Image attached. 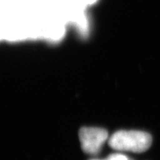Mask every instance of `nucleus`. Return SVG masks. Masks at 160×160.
<instances>
[{
	"label": "nucleus",
	"mask_w": 160,
	"mask_h": 160,
	"mask_svg": "<svg viewBox=\"0 0 160 160\" xmlns=\"http://www.w3.org/2000/svg\"><path fill=\"white\" fill-rule=\"evenodd\" d=\"M91 160H104V159H91Z\"/></svg>",
	"instance_id": "20e7f679"
},
{
	"label": "nucleus",
	"mask_w": 160,
	"mask_h": 160,
	"mask_svg": "<svg viewBox=\"0 0 160 160\" xmlns=\"http://www.w3.org/2000/svg\"><path fill=\"white\" fill-rule=\"evenodd\" d=\"M79 141L85 153L97 155L108 139V133L105 129L96 127H85L80 129Z\"/></svg>",
	"instance_id": "f03ea898"
},
{
	"label": "nucleus",
	"mask_w": 160,
	"mask_h": 160,
	"mask_svg": "<svg viewBox=\"0 0 160 160\" xmlns=\"http://www.w3.org/2000/svg\"><path fill=\"white\" fill-rule=\"evenodd\" d=\"M104 160H132L126 156L121 154V153H114V154H111L107 157Z\"/></svg>",
	"instance_id": "7ed1b4c3"
},
{
	"label": "nucleus",
	"mask_w": 160,
	"mask_h": 160,
	"mask_svg": "<svg viewBox=\"0 0 160 160\" xmlns=\"http://www.w3.org/2000/svg\"><path fill=\"white\" fill-rule=\"evenodd\" d=\"M109 145L118 151L145 152L151 147L152 137L149 133L139 131H119L108 140Z\"/></svg>",
	"instance_id": "f257e3e1"
}]
</instances>
